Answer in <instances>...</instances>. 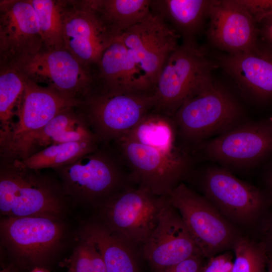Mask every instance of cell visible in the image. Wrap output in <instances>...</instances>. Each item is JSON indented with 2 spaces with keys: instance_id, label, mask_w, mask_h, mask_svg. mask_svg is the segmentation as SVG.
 Returning <instances> with one entry per match:
<instances>
[{
  "instance_id": "30",
  "label": "cell",
  "mask_w": 272,
  "mask_h": 272,
  "mask_svg": "<svg viewBox=\"0 0 272 272\" xmlns=\"http://www.w3.org/2000/svg\"><path fill=\"white\" fill-rule=\"evenodd\" d=\"M232 253L225 251L210 258L201 272H232L234 264Z\"/></svg>"
},
{
  "instance_id": "9",
  "label": "cell",
  "mask_w": 272,
  "mask_h": 272,
  "mask_svg": "<svg viewBox=\"0 0 272 272\" xmlns=\"http://www.w3.org/2000/svg\"><path fill=\"white\" fill-rule=\"evenodd\" d=\"M24 77L81 102L96 88V73L65 48L42 50L11 65Z\"/></svg>"
},
{
  "instance_id": "8",
  "label": "cell",
  "mask_w": 272,
  "mask_h": 272,
  "mask_svg": "<svg viewBox=\"0 0 272 272\" xmlns=\"http://www.w3.org/2000/svg\"><path fill=\"white\" fill-rule=\"evenodd\" d=\"M167 197L129 186L97 207L95 219L137 248L142 247L156 227Z\"/></svg>"
},
{
  "instance_id": "17",
  "label": "cell",
  "mask_w": 272,
  "mask_h": 272,
  "mask_svg": "<svg viewBox=\"0 0 272 272\" xmlns=\"http://www.w3.org/2000/svg\"><path fill=\"white\" fill-rule=\"evenodd\" d=\"M94 139L99 140L77 106H70L38 130L0 145V160H23L52 145Z\"/></svg>"
},
{
  "instance_id": "28",
  "label": "cell",
  "mask_w": 272,
  "mask_h": 272,
  "mask_svg": "<svg viewBox=\"0 0 272 272\" xmlns=\"http://www.w3.org/2000/svg\"><path fill=\"white\" fill-rule=\"evenodd\" d=\"M232 249L234 253L232 272H266L267 249L263 241L239 235Z\"/></svg>"
},
{
  "instance_id": "37",
  "label": "cell",
  "mask_w": 272,
  "mask_h": 272,
  "mask_svg": "<svg viewBox=\"0 0 272 272\" xmlns=\"http://www.w3.org/2000/svg\"><path fill=\"white\" fill-rule=\"evenodd\" d=\"M30 272H49L47 269L43 267L37 266L33 268Z\"/></svg>"
},
{
  "instance_id": "20",
  "label": "cell",
  "mask_w": 272,
  "mask_h": 272,
  "mask_svg": "<svg viewBox=\"0 0 272 272\" xmlns=\"http://www.w3.org/2000/svg\"><path fill=\"white\" fill-rule=\"evenodd\" d=\"M220 62L243 89L260 100L272 98V47L258 42L247 51L225 54Z\"/></svg>"
},
{
  "instance_id": "25",
  "label": "cell",
  "mask_w": 272,
  "mask_h": 272,
  "mask_svg": "<svg viewBox=\"0 0 272 272\" xmlns=\"http://www.w3.org/2000/svg\"><path fill=\"white\" fill-rule=\"evenodd\" d=\"M108 25L119 37L151 14V0H93Z\"/></svg>"
},
{
  "instance_id": "36",
  "label": "cell",
  "mask_w": 272,
  "mask_h": 272,
  "mask_svg": "<svg viewBox=\"0 0 272 272\" xmlns=\"http://www.w3.org/2000/svg\"><path fill=\"white\" fill-rule=\"evenodd\" d=\"M266 272H272V252L268 250Z\"/></svg>"
},
{
  "instance_id": "19",
  "label": "cell",
  "mask_w": 272,
  "mask_h": 272,
  "mask_svg": "<svg viewBox=\"0 0 272 272\" xmlns=\"http://www.w3.org/2000/svg\"><path fill=\"white\" fill-rule=\"evenodd\" d=\"M24 78L25 88L17 111V120L0 145L38 130L63 109L81 103Z\"/></svg>"
},
{
  "instance_id": "29",
  "label": "cell",
  "mask_w": 272,
  "mask_h": 272,
  "mask_svg": "<svg viewBox=\"0 0 272 272\" xmlns=\"http://www.w3.org/2000/svg\"><path fill=\"white\" fill-rule=\"evenodd\" d=\"M70 267L73 272H107L102 256L93 242L79 233Z\"/></svg>"
},
{
  "instance_id": "31",
  "label": "cell",
  "mask_w": 272,
  "mask_h": 272,
  "mask_svg": "<svg viewBox=\"0 0 272 272\" xmlns=\"http://www.w3.org/2000/svg\"><path fill=\"white\" fill-rule=\"evenodd\" d=\"M258 25L272 15V0H239Z\"/></svg>"
},
{
  "instance_id": "38",
  "label": "cell",
  "mask_w": 272,
  "mask_h": 272,
  "mask_svg": "<svg viewBox=\"0 0 272 272\" xmlns=\"http://www.w3.org/2000/svg\"><path fill=\"white\" fill-rule=\"evenodd\" d=\"M67 272H73V271L72 269L70 267H69V270Z\"/></svg>"
},
{
  "instance_id": "33",
  "label": "cell",
  "mask_w": 272,
  "mask_h": 272,
  "mask_svg": "<svg viewBox=\"0 0 272 272\" xmlns=\"http://www.w3.org/2000/svg\"><path fill=\"white\" fill-rule=\"evenodd\" d=\"M258 24L260 26L258 27L259 36L262 42L272 47V15L263 19Z\"/></svg>"
},
{
  "instance_id": "1",
  "label": "cell",
  "mask_w": 272,
  "mask_h": 272,
  "mask_svg": "<svg viewBox=\"0 0 272 272\" xmlns=\"http://www.w3.org/2000/svg\"><path fill=\"white\" fill-rule=\"evenodd\" d=\"M0 160V213L2 216L66 218L71 203L55 172Z\"/></svg>"
},
{
  "instance_id": "11",
  "label": "cell",
  "mask_w": 272,
  "mask_h": 272,
  "mask_svg": "<svg viewBox=\"0 0 272 272\" xmlns=\"http://www.w3.org/2000/svg\"><path fill=\"white\" fill-rule=\"evenodd\" d=\"M64 48L95 72L106 49L119 37L93 0H61Z\"/></svg>"
},
{
  "instance_id": "15",
  "label": "cell",
  "mask_w": 272,
  "mask_h": 272,
  "mask_svg": "<svg viewBox=\"0 0 272 272\" xmlns=\"http://www.w3.org/2000/svg\"><path fill=\"white\" fill-rule=\"evenodd\" d=\"M141 249L154 272H160L191 256L202 254L168 196L156 227Z\"/></svg>"
},
{
  "instance_id": "6",
  "label": "cell",
  "mask_w": 272,
  "mask_h": 272,
  "mask_svg": "<svg viewBox=\"0 0 272 272\" xmlns=\"http://www.w3.org/2000/svg\"><path fill=\"white\" fill-rule=\"evenodd\" d=\"M65 218L2 216L1 246L21 263L43 267L66 245L70 233Z\"/></svg>"
},
{
  "instance_id": "14",
  "label": "cell",
  "mask_w": 272,
  "mask_h": 272,
  "mask_svg": "<svg viewBox=\"0 0 272 272\" xmlns=\"http://www.w3.org/2000/svg\"><path fill=\"white\" fill-rule=\"evenodd\" d=\"M119 37L132 59L155 87L167 59L179 45L180 36L161 17L151 13Z\"/></svg>"
},
{
  "instance_id": "4",
  "label": "cell",
  "mask_w": 272,
  "mask_h": 272,
  "mask_svg": "<svg viewBox=\"0 0 272 272\" xmlns=\"http://www.w3.org/2000/svg\"><path fill=\"white\" fill-rule=\"evenodd\" d=\"M217 67L196 40H182L159 75L153 111L172 117L185 101L213 81L211 72Z\"/></svg>"
},
{
  "instance_id": "24",
  "label": "cell",
  "mask_w": 272,
  "mask_h": 272,
  "mask_svg": "<svg viewBox=\"0 0 272 272\" xmlns=\"http://www.w3.org/2000/svg\"><path fill=\"white\" fill-rule=\"evenodd\" d=\"M101 144L98 139L64 143L50 146L23 160L10 161L34 170L54 169L69 165L94 151Z\"/></svg>"
},
{
  "instance_id": "35",
  "label": "cell",
  "mask_w": 272,
  "mask_h": 272,
  "mask_svg": "<svg viewBox=\"0 0 272 272\" xmlns=\"http://www.w3.org/2000/svg\"><path fill=\"white\" fill-rule=\"evenodd\" d=\"M265 182L268 191L267 194L272 200V164L267 172Z\"/></svg>"
},
{
  "instance_id": "16",
  "label": "cell",
  "mask_w": 272,
  "mask_h": 272,
  "mask_svg": "<svg viewBox=\"0 0 272 272\" xmlns=\"http://www.w3.org/2000/svg\"><path fill=\"white\" fill-rule=\"evenodd\" d=\"M44 48L29 0L0 1V66H11Z\"/></svg>"
},
{
  "instance_id": "26",
  "label": "cell",
  "mask_w": 272,
  "mask_h": 272,
  "mask_svg": "<svg viewBox=\"0 0 272 272\" xmlns=\"http://www.w3.org/2000/svg\"><path fill=\"white\" fill-rule=\"evenodd\" d=\"M24 88V78L17 70L0 66V142L11 131Z\"/></svg>"
},
{
  "instance_id": "21",
  "label": "cell",
  "mask_w": 272,
  "mask_h": 272,
  "mask_svg": "<svg viewBox=\"0 0 272 272\" xmlns=\"http://www.w3.org/2000/svg\"><path fill=\"white\" fill-rule=\"evenodd\" d=\"M96 89L155 92L119 37L104 51L96 72Z\"/></svg>"
},
{
  "instance_id": "2",
  "label": "cell",
  "mask_w": 272,
  "mask_h": 272,
  "mask_svg": "<svg viewBox=\"0 0 272 272\" xmlns=\"http://www.w3.org/2000/svg\"><path fill=\"white\" fill-rule=\"evenodd\" d=\"M123 164L109 144L102 143L94 151L52 170L59 178L71 205L95 210L131 186L130 173L125 172Z\"/></svg>"
},
{
  "instance_id": "10",
  "label": "cell",
  "mask_w": 272,
  "mask_h": 272,
  "mask_svg": "<svg viewBox=\"0 0 272 272\" xmlns=\"http://www.w3.org/2000/svg\"><path fill=\"white\" fill-rule=\"evenodd\" d=\"M168 197L203 257L210 258L232 249L239 236L236 229L205 196L181 182Z\"/></svg>"
},
{
  "instance_id": "27",
  "label": "cell",
  "mask_w": 272,
  "mask_h": 272,
  "mask_svg": "<svg viewBox=\"0 0 272 272\" xmlns=\"http://www.w3.org/2000/svg\"><path fill=\"white\" fill-rule=\"evenodd\" d=\"M29 1L37 17L43 49L64 48L61 0Z\"/></svg>"
},
{
  "instance_id": "5",
  "label": "cell",
  "mask_w": 272,
  "mask_h": 272,
  "mask_svg": "<svg viewBox=\"0 0 272 272\" xmlns=\"http://www.w3.org/2000/svg\"><path fill=\"white\" fill-rule=\"evenodd\" d=\"M155 105L153 92L97 89L77 108L100 142L107 144L132 129Z\"/></svg>"
},
{
  "instance_id": "18",
  "label": "cell",
  "mask_w": 272,
  "mask_h": 272,
  "mask_svg": "<svg viewBox=\"0 0 272 272\" xmlns=\"http://www.w3.org/2000/svg\"><path fill=\"white\" fill-rule=\"evenodd\" d=\"M207 35L227 54L247 51L258 43L257 24L239 0L214 1Z\"/></svg>"
},
{
  "instance_id": "7",
  "label": "cell",
  "mask_w": 272,
  "mask_h": 272,
  "mask_svg": "<svg viewBox=\"0 0 272 272\" xmlns=\"http://www.w3.org/2000/svg\"><path fill=\"white\" fill-rule=\"evenodd\" d=\"M171 117L184 142L198 144L241 123V110L229 93L213 81L185 101Z\"/></svg>"
},
{
  "instance_id": "32",
  "label": "cell",
  "mask_w": 272,
  "mask_h": 272,
  "mask_svg": "<svg viewBox=\"0 0 272 272\" xmlns=\"http://www.w3.org/2000/svg\"><path fill=\"white\" fill-rule=\"evenodd\" d=\"M202 257L201 254L193 255L160 272H201Z\"/></svg>"
},
{
  "instance_id": "3",
  "label": "cell",
  "mask_w": 272,
  "mask_h": 272,
  "mask_svg": "<svg viewBox=\"0 0 272 272\" xmlns=\"http://www.w3.org/2000/svg\"><path fill=\"white\" fill-rule=\"evenodd\" d=\"M114 143L133 182L159 196H168L190 167L188 155L176 143H156L123 135Z\"/></svg>"
},
{
  "instance_id": "22",
  "label": "cell",
  "mask_w": 272,
  "mask_h": 272,
  "mask_svg": "<svg viewBox=\"0 0 272 272\" xmlns=\"http://www.w3.org/2000/svg\"><path fill=\"white\" fill-rule=\"evenodd\" d=\"M79 233L95 244L107 272H139L137 248L96 219L84 223Z\"/></svg>"
},
{
  "instance_id": "23",
  "label": "cell",
  "mask_w": 272,
  "mask_h": 272,
  "mask_svg": "<svg viewBox=\"0 0 272 272\" xmlns=\"http://www.w3.org/2000/svg\"><path fill=\"white\" fill-rule=\"evenodd\" d=\"M214 1L151 0V13L161 17L182 40H196Z\"/></svg>"
},
{
  "instance_id": "34",
  "label": "cell",
  "mask_w": 272,
  "mask_h": 272,
  "mask_svg": "<svg viewBox=\"0 0 272 272\" xmlns=\"http://www.w3.org/2000/svg\"><path fill=\"white\" fill-rule=\"evenodd\" d=\"M264 240L262 241L268 251L272 252V214L267 219L264 228Z\"/></svg>"
},
{
  "instance_id": "12",
  "label": "cell",
  "mask_w": 272,
  "mask_h": 272,
  "mask_svg": "<svg viewBox=\"0 0 272 272\" xmlns=\"http://www.w3.org/2000/svg\"><path fill=\"white\" fill-rule=\"evenodd\" d=\"M201 187L204 196L225 218L232 223L241 225L256 221L271 200L259 188L218 167L206 170Z\"/></svg>"
},
{
  "instance_id": "13",
  "label": "cell",
  "mask_w": 272,
  "mask_h": 272,
  "mask_svg": "<svg viewBox=\"0 0 272 272\" xmlns=\"http://www.w3.org/2000/svg\"><path fill=\"white\" fill-rule=\"evenodd\" d=\"M205 156L227 166L247 168L272 155V118L240 123L206 143Z\"/></svg>"
}]
</instances>
